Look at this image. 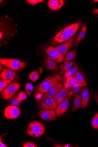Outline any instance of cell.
<instances>
[{"instance_id":"1","label":"cell","mask_w":98,"mask_h":147,"mask_svg":"<svg viewBox=\"0 0 98 147\" xmlns=\"http://www.w3.org/2000/svg\"><path fill=\"white\" fill-rule=\"evenodd\" d=\"M18 26L14 20L7 15L1 17L0 20V40L1 44L7 43L11 37H14L17 33Z\"/></svg>"},{"instance_id":"2","label":"cell","mask_w":98,"mask_h":147,"mask_svg":"<svg viewBox=\"0 0 98 147\" xmlns=\"http://www.w3.org/2000/svg\"><path fill=\"white\" fill-rule=\"evenodd\" d=\"M82 25L81 22H78L67 26L55 36L53 44L56 45L62 43L71 39L80 29Z\"/></svg>"},{"instance_id":"3","label":"cell","mask_w":98,"mask_h":147,"mask_svg":"<svg viewBox=\"0 0 98 147\" xmlns=\"http://www.w3.org/2000/svg\"><path fill=\"white\" fill-rule=\"evenodd\" d=\"M63 72L62 71L44 79L37 87V91L43 94L47 92L53 84L58 82H62L63 80Z\"/></svg>"},{"instance_id":"4","label":"cell","mask_w":98,"mask_h":147,"mask_svg":"<svg viewBox=\"0 0 98 147\" xmlns=\"http://www.w3.org/2000/svg\"><path fill=\"white\" fill-rule=\"evenodd\" d=\"M45 131L44 125L41 122L34 121L30 124L27 129V133L34 138H38L43 136Z\"/></svg>"},{"instance_id":"5","label":"cell","mask_w":98,"mask_h":147,"mask_svg":"<svg viewBox=\"0 0 98 147\" xmlns=\"http://www.w3.org/2000/svg\"><path fill=\"white\" fill-rule=\"evenodd\" d=\"M0 63L11 70L18 71L24 68L26 64L25 62L21 61L14 59L1 58Z\"/></svg>"},{"instance_id":"6","label":"cell","mask_w":98,"mask_h":147,"mask_svg":"<svg viewBox=\"0 0 98 147\" xmlns=\"http://www.w3.org/2000/svg\"><path fill=\"white\" fill-rule=\"evenodd\" d=\"M21 85L17 83H13L6 88L1 93L3 98L5 100L12 98L20 88Z\"/></svg>"},{"instance_id":"7","label":"cell","mask_w":98,"mask_h":147,"mask_svg":"<svg viewBox=\"0 0 98 147\" xmlns=\"http://www.w3.org/2000/svg\"><path fill=\"white\" fill-rule=\"evenodd\" d=\"M48 55L47 59L59 63L64 61V57L62 56L55 47L50 46L46 50Z\"/></svg>"},{"instance_id":"8","label":"cell","mask_w":98,"mask_h":147,"mask_svg":"<svg viewBox=\"0 0 98 147\" xmlns=\"http://www.w3.org/2000/svg\"><path fill=\"white\" fill-rule=\"evenodd\" d=\"M76 37L77 34H76L67 41L55 48L62 56L64 57L70 49L74 46Z\"/></svg>"},{"instance_id":"9","label":"cell","mask_w":98,"mask_h":147,"mask_svg":"<svg viewBox=\"0 0 98 147\" xmlns=\"http://www.w3.org/2000/svg\"><path fill=\"white\" fill-rule=\"evenodd\" d=\"M21 113V110L18 107L11 105L7 107L5 109L4 115L7 119H15L18 117Z\"/></svg>"},{"instance_id":"10","label":"cell","mask_w":98,"mask_h":147,"mask_svg":"<svg viewBox=\"0 0 98 147\" xmlns=\"http://www.w3.org/2000/svg\"><path fill=\"white\" fill-rule=\"evenodd\" d=\"M69 90L64 85L52 97L57 106L59 105L68 96Z\"/></svg>"},{"instance_id":"11","label":"cell","mask_w":98,"mask_h":147,"mask_svg":"<svg viewBox=\"0 0 98 147\" xmlns=\"http://www.w3.org/2000/svg\"><path fill=\"white\" fill-rule=\"evenodd\" d=\"M40 117L44 121L50 122L56 119L57 115L53 109L41 110L38 112Z\"/></svg>"},{"instance_id":"12","label":"cell","mask_w":98,"mask_h":147,"mask_svg":"<svg viewBox=\"0 0 98 147\" xmlns=\"http://www.w3.org/2000/svg\"><path fill=\"white\" fill-rule=\"evenodd\" d=\"M41 100L39 104L41 108L49 110L54 109L57 106L52 97L47 98Z\"/></svg>"},{"instance_id":"13","label":"cell","mask_w":98,"mask_h":147,"mask_svg":"<svg viewBox=\"0 0 98 147\" xmlns=\"http://www.w3.org/2000/svg\"><path fill=\"white\" fill-rule=\"evenodd\" d=\"M62 82H58L53 84L47 92L46 94L42 97L41 100L48 97H52L62 87L63 84Z\"/></svg>"},{"instance_id":"14","label":"cell","mask_w":98,"mask_h":147,"mask_svg":"<svg viewBox=\"0 0 98 147\" xmlns=\"http://www.w3.org/2000/svg\"><path fill=\"white\" fill-rule=\"evenodd\" d=\"M69 98H66L56 107L55 113L57 117L62 115L67 111L69 106Z\"/></svg>"},{"instance_id":"15","label":"cell","mask_w":98,"mask_h":147,"mask_svg":"<svg viewBox=\"0 0 98 147\" xmlns=\"http://www.w3.org/2000/svg\"><path fill=\"white\" fill-rule=\"evenodd\" d=\"M1 77L3 80L13 81L18 78L16 73L8 68L3 69L1 74Z\"/></svg>"},{"instance_id":"16","label":"cell","mask_w":98,"mask_h":147,"mask_svg":"<svg viewBox=\"0 0 98 147\" xmlns=\"http://www.w3.org/2000/svg\"><path fill=\"white\" fill-rule=\"evenodd\" d=\"M81 69L76 64H74L72 67L65 72L63 76V80L64 82H68L71 80L76 73Z\"/></svg>"},{"instance_id":"17","label":"cell","mask_w":98,"mask_h":147,"mask_svg":"<svg viewBox=\"0 0 98 147\" xmlns=\"http://www.w3.org/2000/svg\"><path fill=\"white\" fill-rule=\"evenodd\" d=\"M81 99V107L82 109L84 108L87 105L90 98V94L88 87L82 90L80 92Z\"/></svg>"},{"instance_id":"18","label":"cell","mask_w":98,"mask_h":147,"mask_svg":"<svg viewBox=\"0 0 98 147\" xmlns=\"http://www.w3.org/2000/svg\"><path fill=\"white\" fill-rule=\"evenodd\" d=\"M65 2L63 0H50L48 5L50 9L53 11H57L60 9Z\"/></svg>"},{"instance_id":"19","label":"cell","mask_w":98,"mask_h":147,"mask_svg":"<svg viewBox=\"0 0 98 147\" xmlns=\"http://www.w3.org/2000/svg\"><path fill=\"white\" fill-rule=\"evenodd\" d=\"M87 30V23L83 25L79 32L77 36L74 43V47H77L79 43L84 38Z\"/></svg>"},{"instance_id":"20","label":"cell","mask_w":98,"mask_h":147,"mask_svg":"<svg viewBox=\"0 0 98 147\" xmlns=\"http://www.w3.org/2000/svg\"><path fill=\"white\" fill-rule=\"evenodd\" d=\"M81 105V96L79 93L75 95L72 111H76L80 108Z\"/></svg>"},{"instance_id":"21","label":"cell","mask_w":98,"mask_h":147,"mask_svg":"<svg viewBox=\"0 0 98 147\" xmlns=\"http://www.w3.org/2000/svg\"><path fill=\"white\" fill-rule=\"evenodd\" d=\"M45 64L46 68L50 70L59 71V67L55 62L47 59L45 61Z\"/></svg>"},{"instance_id":"22","label":"cell","mask_w":98,"mask_h":147,"mask_svg":"<svg viewBox=\"0 0 98 147\" xmlns=\"http://www.w3.org/2000/svg\"><path fill=\"white\" fill-rule=\"evenodd\" d=\"M74 77L81 86H87L84 78L81 72L79 71H78Z\"/></svg>"},{"instance_id":"23","label":"cell","mask_w":98,"mask_h":147,"mask_svg":"<svg viewBox=\"0 0 98 147\" xmlns=\"http://www.w3.org/2000/svg\"><path fill=\"white\" fill-rule=\"evenodd\" d=\"M64 85L67 88H69L71 90L76 87H82L76 81L74 77L70 81L68 82H64Z\"/></svg>"},{"instance_id":"24","label":"cell","mask_w":98,"mask_h":147,"mask_svg":"<svg viewBox=\"0 0 98 147\" xmlns=\"http://www.w3.org/2000/svg\"><path fill=\"white\" fill-rule=\"evenodd\" d=\"M74 64V61H68L65 63L64 65L62 64L60 65L59 68L60 69L61 71L65 73L70 69Z\"/></svg>"},{"instance_id":"25","label":"cell","mask_w":98,"mask_h":147,"mask_svg":"<svg viewBox=\"0 0 98 147\" xmlns=\"http://www.w3.org/2000/svg\"><path fill=\"white\" fill-rule=\"evenodd\" d=\"M76 51L74 50L71 51L64 57V62L65 63L69 61L74 59L76 57Z\"/></svg>"},{"instance_id":"26","label":"cell","mask_w":98,"mask_h":147,"mask_svg":"<svg viewBox=\"0 0 98 147\" xmlns=\"http://www.w3.org/2000/svg\"><path fill=\"white\" fill-rule=\"evenodd\" d=\"M11 82L10 80H3L1 78L0 79V92H3L5 88Z\"/></svg>"},{"instance_id":"27","label":"cell","mask_w":98,"mask_h":147,"mask_svg":"<svg viewBox=\"0 0 98 147\" xmlns=\"http://www.w3.org/2000/svg\"><path fill=\"white\" fill-rule=\"evenodd\" d=\"M82 88V87L80 86H77L71 90V91L69 92L68 97H71L77 94V93H79V92H80Z\"/></svg>"},{"instance_id":"28","label":"cell","mask_w":98,"mask_h":147,"mask_svg":"<svg viewBox=\"0 0 98 147\" xmlns=\"http://www.w3.org/2000/svg\"><path fill=\"white\" fill-rule=\"evenodd\" d=\"M91 124L95 129H98V112L94 116L92 119Z\"/></svg>"},{"instance_id":"29","label":"cell","mask_w":98,"mask_h":147,"mask_svg":"<svg viewBox=\"0 0 98 147\" xmlns=\"http://www.w3.org/2000/svg\"><path fill=\"white\" fill-rule=\"evenodd\" d=\"M39 75L38 73L36 71H33L31 73L29 76V78L34 82H36L38 79Z\"/></svg>"},{"instance_id":"30","label":"cell","mask_w":98,"mask_h":147,"mask_svg":"<svg viewBox=\"0 0 98 147\" xmlns=\"http://www.w3.org/2000/svg\"><path fill=\"white\" fill-rule=\"evenodd\" d=\"M34 87L32 84L27 83L25 86V91L27 94L29 95L31 94L33 90Z\"/></svg>"},{"instance_id":"31","label":"cell","mask_w":98,"mask_h":147,"mask_svg":"<svg viewBox=\"0 0 98 147\" xmlns=\"http://www.w3.org/2000/svg\"><path fill=\"white\" fill-rule=\"evenodd\" d=\"M21 102L22 101L19 100L18 97H15L11 100L10 104L11 105L18 106L20 105Z\"/></svg>"},{"instance_id":"32","label":"cell","mask_w":98,"mask_h":147,"mask_svg":"<svg viewBox=\"0 0 98 147\" xmlns=\"http://www.w3.org/2000/svg\"><path fill=\"white\" fill-rule=\"evenodd\" d=\"M18 98V100L21 101L24 100H26L27 96L24 92L22 91L19 93Z\"/></svg>"},{"instance_id":"33","label":"cell","mask_w":98,"mask_h":147,"mask_svg":"<svg viewBox=\"0 0 98 147\" xmlns=\"http://www.w3.org/2000/svg\"><path fill=\"white\" fill-rule=\"evenodd\" d=\"M26 1L30 5H35L43 2L45 1L43 0H27Z\"/></svg>"},{"instance_id":"34","label":"cell","mask_w":98,"mask_h":147,"mask_svg":"<svg viewBox=\"0 0 98 147\" xmlns=\"http://www.w3.org/2000/svg\"><path fill=\"white\" fill-rule=\"evenodd\" d=\"M23 147H37V146L35 143L32 142H27L24 144Z\"/></svg>"},{"instance_id":"35","label":"cell","mask_w":98,"mask_h":147,"mask_svg":"<svg viewBox=\"0 0 98 147\" xmlns=\"http://www.w3.org/2000/svg\"><path fill=\"white\" fill-rule=\"evenodd\" d=\"M43 94H42L41 93L37 92L35 93L34 96L36 100H41L42 98L43 97L42 96H43Z\"/></svg>"},{"instance_id":"36","label":"cell","mask_w":98,"mask_h":147,"mask_svg":"<svg viewBox=\"0 0 98 147\" xmlns=\"http://www.w3.org/2000/svg\"><path fill=\"white\" fill-rule=\"evenodd\" d=\"M93 96L96 101L98 105V92L94 93L93 95Z\"/></svg>"},{"instance_id":"37","label":"cell","mask_w":98,"mask_h":147,"mask_svg":"<svg viewBox=\"0 0 98 147\" xmlns=\"http://www.w3.org/2000/svg\"><path fill=\"white\" fill-rule=\"evenodd\" d=\"M93 13L94 15H98V8L95 9L94 8H93Z\"/></svg>"},{"instance_id":"38","label":"cell","mask_w":98,"mask_h":147,"mask_svg":"<svg viewBox=\"0 0 98 147\" xmlns=\"http://www.w3.org/2000/svg\"><path fill=\"white\" fill-rule=\"evenodd\" d=\"M64 147H71V144H67L65 146H64Z\"/></svg>"},{"instance_id":"39","label":"cell","mask_w":98,"mask_h":147,"mask_svg":"<svg viewBox=\"0 0 98 147\" xmlns=\"http://www.w3.org/2000/svg\"><path fill=\"white\" fill-rule=\"evenodd\" d=\"M3 66H2V65L1 63V64H0V69H1V73L2 72V70L3 69Z\"/></svg>"},{"instance_id":"40","label":"cell","mask_w":98,"mask_h":147,"mask_svg":"<svg viewBox=\"0 0 98 147\" xmlns=\"http://www.w3.org/2000/svg\"><path fill=\"white\" fill-rule=\"evenodd\" d=\"M96 2H98V0H94L92 2V3H93Z\"/></svg>"}]
</instances>
